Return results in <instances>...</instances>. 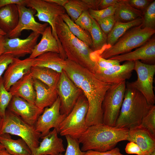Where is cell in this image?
<instances>
[{
    "label": "cell",
    "mask_w": 155,
    "mask_h": 155,
    "mask_svg": "<svg viewBox=\"0 0 155 155\" xmlns=\"http://www.w3.org/2000/svg\"><path fill=\"white\" fill-rule=\"evenodd\" d=\"M64 70L75 85L82 90L89 104L86 117L87 126L103 123L102 104L111 84L97 78L86 68L68 59Z\"/></svg>",
    "instance_id": "6da1fadb"
},
{
    "label": "cell",
    "mask_w": 155,
    "mask_h": 155,
    "mask_svg": "<svg viewBox=\"0 0 155 155\" xmlns=\"http://www.w3.org/2000/svg\"><path fill=\"white\" fill-rule=\"evenodd\" d=\"M129 129L111 127L103 123L91 125L78 139L81 150L102 152L111 150L119 142L127 140Z\"/></svg>",
    "instance_id": "7a4b0ae2"
},
{
    "label": "cell",
    "mask_w": 155,
    "mask_h": 155,
    "mask_svg": "<svg viewBox=\"0 0 155 155\" xmlns=\"http://www.w3.org/2000/svg\"><path fill=\"white\" fill-rule=\"evenodd\" d=\"M152 105L142 94L126 82L123 101L115 127L129 130L140 126Z\"/></svg>",
    "instance_id": "3957f363"
},
{
    "label": "cell",
    "mask_w": 155,
    "mask_h": 155,
    "mask_svg": "<svg viewBox=\"0 0 155 155\" xmlns=\"http://www.w3.org/2000/svg\"><path fill=\"white\" fill-rule=\"evenodd\" d=\"M57 36L67 59L76 63L94 73L95 63L91 59L92 49L73 35L61 16L55 22Z\"/></svg>",
    "instance_id": "277c9868"
},
{
    "label": "cell",
    "mask_w": 155,
    "mask_h": 155,
    "mask_svg": "<svg viewBox=\"0 0 155 155\" xmlns=\"http://www.w3.org/2000/svg\"><path fill=\"white\" fill-rule=\"evenodd\" d=\"M155 33V30L142 28L141 24L130 29L113 45L96 52L105 59L126 53L143 45Z\"/></svg>",
    "instance_id": "5b68a950"
},
{
    "label": "cell",
    "mask_w": 155,
    "mask_h": 155,
    "mask_svg": "<svg viewBox=\"0 0 155 155\" xmlns=\"http://www.w3.org/2000/svg\"><path fill=\"white\" fill-rule=\"evenodd\" d=\"M7 133L20 137L32 150L38 147L41 134L34 126L30 125L19 116L6 110L4 117L0 123V135Z\"/></svg>",
    "instance_id": "8992f818"
},
{
    "label": "cell",
    "mask_w": 155,
    "mask_h": 155,
    "mask_svg": "<svg viewBox=\"0 0 155 155\" xmlns=\"http://www.w3.org/2000/svg\"><path fill=\"white\" fill-rule=\"evenodd\" d=\"M88 107V101L82 93L72 111L60 124L58 133L78 139L88 128L86 117Z\"/></svg>",
    "instance_id": "52a82bcc"
},
{
    "label": "cell",
    "mask_w": 155,
    "mask_h": 155,
    "mask_svg": "<svg viewBox=\"0 0 155 155\" xmlns=\"http://www.w3.org/2000/svg\"><path fill=\"white\" fill-rule=\"evenodd\" d=\"M126 88V81L113 84L108 90L102 104L103 123L115 127L119 115Z\"/></svg>",
    "instance_id": "ba28073f"
},
{
    "label": "cell",
    "mask_w": 155,
    "mask_h": 155,
    "mask_svg": "<svg viewBox=\"0 0 155 155\" xmlns=\"http://www.w3.org/2000/svg\"><path fill=\"white\" fill-rule=\"evenodd\" d=\"M26 6L34 9L36 11L34 16L40 21L49 24L51 28L53 34L59 44L61 55L63 58L66 56L57 33L55 22L57 18L65 13L63 7L46 0H27Z\"/></svg>",
    "instance_id": "9c48e42d"
},
{
    "label": "cell",
    "mask_w": 155,
    "mask_h": 155,
    "mask_svg": "<svg viewBox=\"0 0 155 155\" xmlns=\"http://www.w3.org/2000/svg\"><path fill=\"white\" fill-rule=\"evenodd\" d=\"M134 70L136 72L137 79L132 82H126L142 94L149 104L154 105L155 96L153 83L155 65L145 64L139 60L134 61Z\"/></svg>",
    "instance_id": "30bf717a"
},
{
    "label": "cell",
    "mask_w": 155,
    "mask_h": 155,
    "mask_svg": "<svg viewBox=\"0 0 155 155\" xmlns=\"http://www.w3.org/2000/svg\"><path fill=\"white\" fill-rule=\"evenodd\" d=\"M56 90L60 99V113L67 116L82 92L70 80L64 70L61 73Z\"/></svg>",
    "instance_id": "8fae6325"
},
{
    "label": "cell",
    "mask_w": 155,
    "mask_h": 155,
    "mask_svg": "<svg viewBox=\"0 0 155 155\" xmlns=\"http://www.w3.org/2000/svg\"><path fill=\"white\" fill-rule=\"evenodd\" d=\"M60 99L58 96L51 106L45 108L38 117L35 125L36 131L41 134L42 138L47 135L52 128L58 132L59 126L67 115L60 112Z\"/></svg>",
    "instance_id": "7c38bea8"
},
{
    "label": "cell",
    "mask_w": 155,
    "mask_h": 155,
    "mask_svg": "<svg viewBox=\"0 0 155 155\" xmlns=\"http://www.w3.org/2000/svg\"><path fill=\"white\" fill-rule=\"evenodd\" d=\"M19 13V19L16 27L5 36L9 38H18L24 30H30L42 34L48 24H42L36 22L34 16L36 13L34 9L27 8L24 5H17Z\"/></svg>",
    "instance_id": "4fadbf2b"
},
{
    "label": "cell",
    "mask_w": 155,
    "mask_h": 155,
    "mask_svg": "<svg viewBox=\"0 0 155 155\" xmlns=\"http://www.w3.org/2000/svg\"><path fill=\"white\" fill-rule=\"evenodd\" d=\"M133 61H126L123 64L114 66L107 69L96 68L93 73L99 80L111 85L129 79L134 70Z\"/></svg>",
    "instance_id": "5bb4252c"
},
{
    "label": "cell",
    "mask_w": 155,
    "mask_h": 155,
    "mask_svg": "<svg viewBox=\"0 0 155 155\" xmlns=\"http://www.w3.org/2000/svg\"><path fill=\"white\" fill-rule=\"evenodd\" d=\"M19 116L25 122L32 126L34 125L44 110L35 104L31 103L20 97L13 96L7 109Z\"/></svg>",
    "instance_id": "9a60e30c"
},
{
    "label": "cell",
    "mask_w": 155,
    "mask_h": 155,
    "mask_svg": "<svg viewBox=\"0 0 155 155\" xmlns=\"http://www.w3.org/2000/svg\"><path fill=\"white\" fill-rule=\"evenodd\" d=\"M40 34L32 32L26 38H9L5 36V53L12 55L14 58H18L32 53L37 44Z\"/></svg>",
    "instance_id": "2e32d148"
},
{
    "label": "cell",
    "mask_w": 155,
    "mask_h": 155,
    "mask_svg": "<svg viewBox=\"0 0 155 155\" xmlns=\"http://www.w3.org/2000/svg\"><path fill=\"white\" fill-rule=\"evenodd\" d=\"M35 58L24 59L14 58L5 72L3 78L5 89L9 91L11 87L30 71Z\"/></svg>",
    "instance_id": "e0dca14e"
},
{
    "label": "cell",
    "mask_w": 155,
    "mask_h": 155,
    "mask_svg": "<svg viewBox=\"0 0 155 155\" xmlns=\"http://www.w3.org/2000/svg\"><path fill=\"white\" fill-rule=\"evenodd\" d=\"M116 60L120 63L124 61L141 62L149 65H155V38L152 37L142 46L132 52L116 56L109 59Z\"/></svg>",
    "instance_id": "ac0fdd59"
},
{
    "label": "cell",
    "mask_w": 155,
    "mask_h": 155,
    "mask_svg": "<svg viewBox=\"0 0 155 155\" xmlns=\"http://www.w3.org/2000/svg\"><path fill=\"white\" fill-rule=\"evenodd\" d=\"M58 132L54 128L41 139L38 147L32 151L31 155H59L65 151L62 139L58 136Z\"/></svg>",
    "instance_id": "d6986e66"
},
{
    "label": "cell",
    "mask_w": 155,
    "mask_h": 155,
    "mask_svg": "<svg viewBox=\"0 0 155 155\" xmlns=\"http://www.w3.org/2000/svg\"><path fill=\"white\" fill-rule=\"evenodd\" d=\"M127 140L134 142L149 154L155 151V135L140 125L129 129Z\"/></svg>",
    "instance_id": "ffe728a7"
},
{
    "label": "cell",
    "mask_w": 155,
    "mask_h": 155,
    "mask_svg": "<svg viewBox=\"0 0 155 155\" xmlns=\"http://www.w3.org/2000/svg\"><path fill=\"white\" fill-rule=\"evenodd\" d=\"M9 91L13 96L20 97L31 103L35 104L36 92L30 71L12 85Z\"/></svg>",
    "instance_id": "44dd1931"
},
{
    "label": "cell",
    "mask_w": 155,
    "mask_h": 155,
    "mask_svg": "<svg viewBox=\"0 0 155 155\" xmlns=\"http://www.w3.org/2000/svg\"><path fill=\"white\" fill-rule=\"evenodd\" d=\"M33 85L36 92L35 105L44 110L51 106L58 95L56 89L52 88L39 80L33 78Z\"/></svg>",
    "instance_id": "7402d4cb"
},
{
    "label": "cell",
    "mask_w": 155,
    "mask_h": 155,
    "mask_svg": "<svg viewBox=\"0 0 155 155\" xmlns=\"http://www.w3.org/2000/svg\"><path fill=\"white\" fill-rule=\"evenodd\" d=\"M42 35L40 42L36 46L29 57L35 58L42 54L49 52L57 53L61 55L59 44L53 34L51 27L47 26Z\"/></svg>",
    "instance_id": "603a6c76"
},
{
    "label": "cell",
    "mask_w": 155,
    "mask_h": 155,
    "mask_svg": "<svg viewBox=\"0 0 155 155\" xmlns=\"http://www.w3.org/2000/svg\"><path fill=\"white\" fill-rule=\"evenodd\" d=\"M19 19L17 5H9L0 7V29L6 34L16 27Z\"/></svg>",
    "instance_id": "cb8c5ba5"
},
{
    "label": "cell",
    "mask_w": 155,
    "mask_h": 155,
    "mask_svg": "<svg viewBox=\"0 0 155 155\" xmlns=\"http://www.w3.org/2000/svg\"><path fill=\"white\" fill-rule=\"evenodd\" d=\"M65 64V60L60 54L49 52L42 54L35 58L33 66L48 68L61 73Z\"/></svg>",
    "instance_id": "d4e9b609"
},
{
    "label": "cell",
    "mask_w": 155,
    "mask_h": 155,
    "mask_svg": "<svg viewBox=\"0 0 155 155\" xmlns=\"http://www.w3.org/2000/svg\"><path fill=\"white\" fill-rule=\"evenodd\" d=\"M0 142L4 148L12 155H31L30 148L21 138L14 140L10 134L4 133L0 135Z\"/></svg>",
    "instance_id": "484cf974"
},
{
    "label": "cell",
    "mask_w": 155,
    "mask_h": 155,
    "mask_svg": "<svg viewBox=\"0 0 155 155\" xmlns=\"http://www.w3.org/2000/svg\"><path fill=\"white\" fill-rule=\"evenodd\" d=\"M143 12L131 6L128 0H120L116 5L114 13L116 22H126L142 18Z\"/></svg>",
    "instance_id": "4316f807"
},
{
    "label": "cell",
    "mask_w": 155,
    "mask_h": 155,
    "mask_svg": "<svg viewBox=\"0 0 155 155\" xmlns=\"http://www.w3.org/2000/svg\"><path fill=\"white\" fill-rule=\"evenodd\" d=\"M30 72L33 78L38 79L49 88L56 89L61 73L44 67L33 66Z\"/></svg>",
    "instance_id": "83f0119b"
},
{
    "label": "cell",
    "mask_w": 155,
    "mask_h": 155,
    "mask_svg": "<svg viewBox=\"0 0 155 155\" xmlns=\"http://www.w3.org/2000/svg\"><path fill=\"white\" fill-rule=\"evenodd\" d=\"M142 18H138L128 22H116L112 29L107 35L108 47L113 45L117 40L130 29L140 25Z\"/></svg>",
    "instance_id": "f1b7e54d"
},
{
    "label": "cell",
    "mask_w": 155,
    "mask_h": 155,
    "mask_svg": "<svg viewBox=\"0 0 155 155\" xmlns=\"http://www.w3.org/2000/svg\"><path fill=\"white\" fill-rule=\"evenodd\" d=\"M61 16L71 33L92 50V42L89 32L83 30L77 25L66 13Z\"/></svg>",
    "instance_id": "f546056e"
},
{
    "label": "cell",
    "mask_w": 155,
    "mask_h": 155,
    "mask_svg": "<svg viewBox=\"0 0 155 155\" xmlns=\"http://www.w3.org/2000/svg\"><path fill=\"white\" fill-rule=\"evenodd\" d=\"M89 33L92 42V50L94 51L98 52L103 48L108 47L107 35L101 29L97 22L93 18L92 27Z\"/></svg>",
    "instance_id": "4dcf8cb0"
},
{
    "label": "cell",
    "mask_w": 155,
    "mask_h": 155,
    "mask_svg": "<svg viewBox=\"0 0 155 155\" xmlns=\"http://www.w3.org/2000/svg\"><path fill=\"white\" fill-rule=\"evenodd\" d=\"M63 7L67 14L74 22L83 11L89 9L83 0H69Z\"/></svg>",
    "instance_id": "1f68e13d"
},
{
    "label": "cell",
    "mask_w": 155,
    "mask_h": 155,
    "mask_svg": "<svg viewBox=\"0 0 155 155\" xmlns=\"http://www.w3.org/2000/svg\"><path fill=\"white\" fill-rule=\"evenodd\" d=\"M142 28L155 30V1L154 0L143 12Z\"/></svg>",
    "instance_id": "d6a6232c"
},
{
    "label": "cell",
    "mask_w": 155,
    "mask_h": 155,
    "mask_svg": "<svg viewBox=\"0 0 155 155\" xmlns=\"http://www.w3.org/2000/svg\"><path fill=\"white\" fill-rule=\"evenodd\" d=\"M10 92L5 88L2 77L0 79V119L3 118L13 97Z\"/></svg>",
    "instance_id": "836d02e7"
},
{
    "label": "cell",
    "mask_w": 155,
    "mask_h": 155,
    "mask_svg": "<svg viewBox=\"0 0 155 155\" xmlns=\"http://www.w3.org/2000/svg\"><path fill=\"white\" fill-rule=\"evenodd\" d=\"M90 57L95 63V69L97 68L107 69L114 66L120 65V62L118 60L103 58L96 51H93L91 54Z\"/></svg>",
    "instance_id": "e575fe53"
},
{
    "label": "cell",
    "mask_w": 155,
    "mask_h": 155,
    "mask_svg": "<svg viewBox=\"0 0 155 155\" xmlns=\"http://www.w3.org/2000/svg\"><path fill=\"white\" fill-rule=\"evenodd\" d=\"M140 125L148 129L155 135V106H152L143 118Z\"/></svg>",
    "instance_id": "d590c367"
},
{
    "label": "cell",
    "mask_w": 155,
    "mask_h": 155,
    "mask_svg": "<svg viewBox=\"0 0 155 155\" xmlns=\"http://www.w3.org/2000/svg\"><path fill=\"white\" fill-rule=\"evenodd\" d=\"M67 142V147L64 154L59 155H84L85 152L82 151L80 148V143L78 139L73 138L69 135L65 136Z\"/></svg>",
    "instance_id": "8d00e7d4"
},
{
    "label": "cell",
    "mask_w": 155,
    "mask_h": 155,
    "mask_svg": "<svg viewBox=\"0 0 155 155\" xmlns=\"http://www.w3.org/2000/svg\"><path fill=\"white\" fill-rule=\"evenodd\" d=\"M116 5L100 10L89 9L88 11L90 16L96 21L114 15Z\"/></svg>",
    "instance_id": "74e56055"
},
{
    "label": "cell",
    "mask_w": 155,
    "mask_h": 155,
    "mask_svg": "<svg viewBox=\"0 0 155 155\" xmlns=\"http://www.w3.org/2000/svg\"><path fill=\"white\" fill-rule=\"evenodd\" d=\"M92 18L88 10L83 12L75 23L83 30L89 32L92 24Z\"/></svg>",
    "instance_id": "f35d334b"
},
{
    "label": "cell",
    "mask_w": 155,
    "mask_h": 155,
    "mask_svg": "<svg viewBox=\"0 0 155 155\" xmlns=\"http://www.w3.org/2000/svg\"><path fill=\"white\" fill-rule=\"evenodd\" d=\"M96 21L101 29L107 36L116 22L114 14Z\"/></svg>",
    "instance_id": "ab89813d"
},
{
    "label": "cell",
    "mask_w": 155,
    "mask_h": 155,
    "mask_svg": "<svg viewBox=\"0 0 155 155\" xmlns=\"http://www.w3.org/2000/svg\"><path fill=\"white\" fill-rule=\"evenodd\" d=\"M14 57L11 55L4 53L0 55V79Z\"/></svg>",
    "instance_id": "60d3db41"
},
{
    "label": "cell",
    "mask_w": 155,
    "mask_h": 155,
    "mask_svg": "<svg viewBox=\"0 0 155 155\" xmlns=\"http://www.w3.org/2000/svg\"><path fill=\"white\" fill-rule=\"evenodd\" d=\"M130 5L133 8L143 12L154 0H128Z\"/></svg>",
    "instance_id": "b9f144b4"
},
{
    "label": "cell",
    "mask_w": 155,
    "mask_h": 155,
    "mask_svg": "<svg viewBox=\"0 0 155 155\" xmlns=\"http://www.w3.org/2000/svg\"><path fill=\"white\" fill-rule=\"evenodd\" d=\"M125 150L128 154H135L137 155H149L148 153L143 151L136 144L129 142L126 145Z\"/></svg>",
    "instance_id": "7bdbcfd3"
},
{
    "label": "cell",
    "mask_w": 155,
    "mask_h": 155,
    "mask_svg": "<svg viewBox=\"0 0 155 155\" xmlns=\"http://www.w3.org/2000/svg\"><path fill=\"white\" fill-rule=\"evenodd\" d=\"M84 155H128L124 154L120 152V149L118 147L106 151L100 152L93 150H89L85 152Z\"/></svg>",
    "instance_id": "ee69618b"
},
{
    "label": "cell",
    "mask_w": 155,
    "mask_h": 155,
    "mask_svg": "<svg viewBox=\"0 0 155 155\" xmlns=\"http://www.w3.org/2000/svg\"><path fill=\"white\" fill-rule=\"evenodd\" d=\"M120 0H99L97 10L104 9L116 5Z\"/></svg>",
    "instance_id": "f6af8a7d"
},
{
    "label": "cell",
    "mask_w": 155,
    "mask_h": 155,
    "mask_svg": "<svg viewBox=\"0 0 155 155\" xmlns=\"http://www.w3.org/2000/svg\"><path fill=\"white\" fill-rule=\"evenodd\" d=\"M27 0H0V7L9 5H24L26 6Z\"/></svg>",
    "instance_id": "bcb514c9"
},
{
    "label": "cell",
    "mask_w": 155,
    "mask_h": 155,
    "mask_svg": "<svg viewBox=\"0 0 155 155\" xmlns=\"http://www.w3.org/2000/svg\"><path fill=\"white\" fill-rule=\"evenodd\" d=\"M87 5L89 9L97 10L99 0H83Z\"/></svg>",
    "instance_id": "7dc6e473"
},
{
    "label": "cell",
    "mask_w": 155,
    "mask_h": 155,
    "mask_svg": "<svg viewBox=\"0 0 155 155\" xmlns=\"http://www.w3.org/2000/svg\"><path fill=\"white\" fill-rule=\"evenodd\" d=\"M5 36L0 34V55L5 53Z\"/></svg>",
    "instance_id": "c3c4849f"
},
{
    "label": "cell",
    "mask_w": 155,
    "mask_h": 155,
    "mask_svg": "<svg viewBox=\"0 0 155 155\" xmlns=\"http://www.w3.org/2000/svg\"><path fill=\"white\" fill-rule=\"evenodd\" d=\"M46 1L55 3L59 5L64 7L69 0H46Z\"/></svg>",
    "instance_id": "681fc988"
},
{
    "label": "cell",
    "mask_w": 155,
    "mask_h": 155,
    "mask_svg": "<svg viewBox=\"0 0 155 155\" xmlns=\"http://www.w3.org/2000/svg\"><path fill=\"white\" fill-rule=\"evenodd\" d=\"M0 155H12L8 153L4 148L0 150Z\"/></svg>",
    "instance_id": "f907efd6"
},
{
    "label": "cell",
    "mask_w": 155,
    "mask_h": 155,
    "mask_svg": "<svg viewBox=\"0 0 155 155\" xmlns=\"http://www.w3.org/2000/svg\"><path fill=\"white\" fill-rule=\"evenodd\" d=\"M0 34L4 35L5 36L6 35V34L3 31H2L0 29Z\"/></svg>",
    "instance_id": "816d5d0a"
},
{
    "label": "cell",
    "mask_w": 155,
    "mask_h": 155,
    "mask_svg": "<svg viewBox=\"0 0 155 155\" xmlns=\"http://www.w3.org/2000/svg\"><path fill=\"white\" fill-rule=\"evenodd\" d=\"M4 148L3 146L1 144L0 142V150H1L2 149H4Z\"/></svg>",
    "instance_id": "f5cc1de1"
},
{
    "label": "cell",
    "mask_w": 155,
    "mask_h": 155,
    "mask_svg": "<svg viewBox=\"0 0 155 155\" xmlns=\"http://www.w3.org/2000/svg\"><path fill=\"white\" fill-rule=\"evenodd\" d=\"M149 155H155V151H153Z\"/></svg>",
    "instance_id": "db71d44e"
},
{
    "label": "cell",
    "mask_w": 155,
    "mask_h": 155,
    "mask_svg": "<svg viewBox=\"0 0 155 155\" xmlns=\"http://www.w3.org/2000/svg\"><path fill=\"white\" fill-rule=\"evenodd\" d=\"M1 119H0V123L1 120Z\"/></svg>",
    "instance_id": "11a10c76"
}]
</instances>
